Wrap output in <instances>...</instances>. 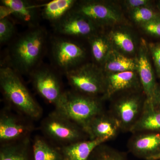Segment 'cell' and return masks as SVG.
<instances>
[{"mask_svg": "<svg viewBox=\"0 0 160 160\" xmlns=\"http://www.w3.org/2000/svg\"><path fill=\"white\" fill-rule=\"evenodd\" d=\"M140 26L147 34L160 38V18L140 25Z\"/></svg>", "mask_w": 160, "mask_h": 160, "instance_id": "obj_29", "label": "cell"}, {"mask_svg": "<svg viewBox=\"0 0 160 160\" xmlns=\"http://www.w3.org/2000/svg\"><path fill=\"white\" fill-rule=\"evenodd\" d=\"M2 6L6 7L12 15L21 22L29 27L38 26V5L26 0H2Z\"/></svg>", "mask_w": 160, "mask_h": 160, "instance_id": "obj_16", "label": "cell"}, {"mask_svg": "<svg viewBox=\"0 0 160 160\" xmlns=\"http://www.w3.org/2000/svg\"><path fill=\"white\" fill-rule=\"evenodd\" d=\"M106 90L103 99H109L119 92H138L142 89L137 71L105 73Z\"/></svg>", "mask_w": 160, "mask_h": 160, "instance_id": "obj_12", "label": "cell"}, {"mask_svg": "<svg viewBox=\"0 0 160 160\" xmlns=\"http://www.w3.org/2000/svg\"><path fill=\"white\" fill-rule=\"evenodd\" d=\"M32 149L34 160H63L61 151L39 138L35 140Z\"/></svg>", "mask_w": 160, "mask_h": 160, "instance_id": "obj_23", "label": "cell"}, {"mask_svg": "<svg viewBox=\"0 0 160 160\" xmlns=\"http://www.w3.org/2000/svg\"><path fill=\"white\" fill-rule=\"evenodd\" d=\"M148 160H160V152L158 154L150 158Z\"/></svg>", "mask_w": 160, "mask_h": 160, "instance_id": "obj_32", "label": "cell"}, {"mask_svg": "<svg viewBox=\"0 0 160 160\" xmlns=\"http://www.w3.org/2000/svg\"><path fill=\"white\" fill-rule=\"evenodd\" d=\"M136 57H129L112 48L102 66L105 73H115L129 71H137Z\"/></svg>", "mask_w": 160, "mask_h": 160, "instance_id": "obj_19", "label": "cell"}, {"mask_svg": "<svg viewBox=\"0 0 160 160\" xmlns=\"http://www.w3.org/2000/svg\"><path fill=\"white\" fill-rule=\"evenodd\" d=\"M151 102L156 108L160 109V84H158Z\"/></svg>", "mask_w": 160, "mask_h": 160, "instance_id": "obj_31", "label": "cell"}, {"mask_svg": "<svg viewBox=\"0 0 160 160\" xmlns=\"http://www.w3.org/2000/svg\"><path fill=\"white\" fill-rule=\"evenodd\" d=\"M45 28L38 25L20 34L9 47L7 61L9 66L19 74H31L45 55L48 42Z\"/></svg>", "mask_w": 160, "mask_h": 160, "instance_id": "obj_1", "label": "cell"}, {"mask_svg": "<svg viewBox=\"0 0 160 160\" xmlns=\"http://www.w3.org/2000/svg\"><path fill=\"white\" fill-rule=\"evenodd\" d=\"M72 11L86 18L98 29L118 26L123 21L121 10L112 3L102 1H78Z\"/></svg>", "mask_w": 160, "mask_h": 160, "instance_id": "obj_5", "label": "cell"}, {"mask_svg": "<svg viewBox=\"0 0 160 160\" xmlns=\"http://www.w3.org/2000/svg\"><path fill=\"white\" fill-rule=\"evenodd\" d=\"M103 144L96 148L89 160H126L120 152Z\"/></svg>", "mask_w": 160, "mask_h": 160, "instance_id": "obj_26", "label": "cell"}, {"mask_svg": "<svg viewBox=\"0 0 160 160\" xmlns=\"http://www.w3.org/2000/svg\"><path fill=\"white\" fill-rule=\"evenodd\" d=\"M29 131V127L15 117L4 114L0 118V140L3 142L19 139Z\"/></svg>", "mask_w": 160, "mask_h": 160, "instance_id": "obj_20", "label": "cell"}, {"mask_svg": "<svg viewBox=\"0 0 160 160\" xmlns=\"http://www.w3.org/2000/svg\"><path fill=\"white\" fill-rule=\"evenodd\" d=\"M156 7L157 8L158 11L160 13V0L158 1L157 3Z\"/></svg>", "mask_w": 160, "mask_h": 160, "instance_id": "obj_33", "label": "cell"}, {"mask_svg": "<svg viewBox=\"0 0 160 160\" xmlns=\"http://www.w3.org/2000/svg\"><path fill=\"white\" fill-rule=\"evenodd\" d=\"M52 26L58 34L65 37L88 39L98 30L97 27L89 20L72 10Z\"/></svg>", "mask_w": 160, "mask_h": 160, "instance_id": "obj_10", "label": "cell"}, {"mask_svg": "<svg viewBox=\"0 0 160 160\" xmlns=\"http://www.w3.org/2000/svg\"><path fill=\"white\" fill-rule=\"evenodd\" d=\"M0 86L6 99L27 116L37 119L41 116V107L11 67L2 65L0 68Z\"/></svg>", "mask_w": 160, "mask_h": 160, "instance_id": "obj_2", "label": "cell"}, {"mask_svg": "<svg viewBox=\"0 0 160 160\" xmlns=\"http://www.w3.org/2000/svg\"><path fill=\"white\" fill-rule=\"evenodd\" d=\"M112 48L129 57H136L137 54L139 42L133 32L123 26H115L107 34Z\"/></svg>", "mask_w": 160, "mask_h": 160, "instance_id": "obj_13", "label": "cell"}, {"mask_svg": "<svg viewBox=\"0 0 160 160\" xmlns=\"http://www.w3.org/2000/svg\"><path fill=\"white\" fill-rule=\"evenodd\" d=\"M77 2L76 0L52 1L43 6L42 17L54 25L73 9Z\"/></svg>", "mask_w": 160, "mask_h": 160, "instance_id": "obj_21", "label": "cell"}, {"mask_svg": "<svg viewBox=\"0 0 160 160\" xmlns=\"http://www.w3.org/2000/svg\"><path fill=\"white\" fill-rule=\"evenodd\" d=\"M136 57L138 64L137 72L143 92L146 98L152 101L158 84L150 59L148 43L143 38L140 40Z\"/></svg>", "mask_w": 160, "mask_h": 160, "instance_id": "obj_11", "label": "cell"}, {"mask_svg": "<svg viewBox=\"0 0 160 160\" xmlns=\"http://www.w3.org/2000/svg\"><path fill=\"white\" fill-rule=\"evenodd\" d=\"M152 2L149 0H126L123 1L125 7L129 11L143 7H152Z\"/></svg>", "mask_w": 160, "mask_h": 160, "instance_id": "obj_30", "label": "cell"}, {"mask_svg": "<svg viewBox=\"0 0 160 160\" xmlns=\"http://www.w3.org/2000/svg\"><path fill=\"white\" fill-rule=\"evenodd\" d=\"M50 48L53 65L65 73L82 65L86 57L83 47L65 37L52 38Z\"/></svg>", "mask_w": 160, "mask_h": 160, "instance_id": "obj_6", "label": "cell"}, {"mask_svg": "<svg viewBox=\"0 0 160 160\" xmlns=\"http://www.w3.org/2000/svg\"><path fill=\"white\" fill-rule=\"evenodd\" d=\"M120 129L118 122L112 115L102 112L89 122L84 131L90 139L105 138L109 140L115 137Z\"/></svg>", "mask_w": 160, "mask_h": 160, "instance_id": "obj_14", "label": "cell"}, {"mask_svg": "<svg viewBox=\"0 0 160 160\" xmlns=\"http://www.w3.org/2000/svg\"><path fill=\"white\" fill-rule=\"evenodd\" d=\"M92 56L96 64L102 66L112 46L107 34L96 32L88 38Z\"/></svg>", "mask_w": 160, "mask_h": 160, "instance_id": "obj_22", "label": "cell"}, {"mask_svg": "<svg viewBox=\"0 0 160 160\" xmlns=\"http://www.w3.org/2000/svg\"><path fill=\"white\" fill-rule=\"evenodd\" d=\"M148 46L157 75L160 78V42L148 43Z\"/></svg>", "mask_w": 160, "mask_h": 160, "instance_id": "obj_28", "label": "cell"}, {"mask_svg": "<svg viewBox=\"0 0 160 160\" xmlns=\"http://www.w3.org/2000/svg\"><path fill=\"white\" fill-rule=\"evenodd\" d=\"M32 84L41 96L55 107L59 104L64 92L57 75L47 67H38L30 74Z\"/></svg>", "mask_w": 160, "mask_h": 160, "instance_id": "obj_9", "label": "cell"}, {"mask_svg": "<svg viewBox=\"0 0 160 160\" xmlns=\"http://www.w3.org/2000/svg\"><path fill=\"white\" fill-rule=\"evenodd\" d=\"M131 20L139 26L160 18V13L152 7H143L129 11Z\"/></svg>", "mask_w": 160, "mask_h": 160, "instance_id": "obj_25", "label": "cell"}, {"mask_svg": "<svg viewBox=\"0 0 160 160\" xmlns=\"http://www.w3.org/2000/svg\"><path fill=\"white\" fill-rule=\"evenodd\" d=\"M132 132H160V109L146 98L142 114L130 129Z\"/></svg>", "mask_w": 160, "mask_h": 160, "instance_id": "obj_18", "label": "cell"}, {"mask_svg": "<svg viewBox=\"0 0 160 160\" xmlns=\"http://www.w3.org/2000/svg\"><path fill=\"white\" fill-rule=\"evenodd\" d=\"M0 160H29V158L26 147L19 145H8L1 148Z\"/></svg>", "mask_w": 160, "mask_h": 160, "instance_id": "obj_24", "label": "cell"}, {"mask_svg": "<svg viewBox=\"0 0 160 160\" xmlns=\"http://www.w3.org/2000/svg\"><path fill=\"white\" fill-rule=\"evenodd\" d=\"M145 95L139 91L127 92L112 105V115L117 120L121 129L129 130L137 122L146 102Z\"/></svg>", "mask_w": 160, "mask_h": 160, "instance_id": "obj_7", "label": "cell"}, {"mask_svg": "<svg viewBox=\"0 0 160 160\" xmlns=\"http://www.w3.org/2000/svg\"><path fill=\"white\" fill-rule=\"evenodd\" d=\"M129 146L133 154L148 160L160 152V132L139 133L132 138Z\"/></svg>", "mask_w": 160, "mask_h": 160, "instance_id": "obj_15", "label": "cell"}, {"mask_svg": "<svg viewBox=\"0 0 160 160\" xmlns=\"http://www.w3.org/2000/svg\"><path fill=\"white\" fill-rule=\"evenodd\" d=\"M107 141L105 138L95 139L66 145L61 150L63 160H89L96 148Z\"/></svg>", "mask_w": 160, "mask_h": 160, "instance_id": "obj_17", "label": "cell"}, {"mask_svg": "<svg viewBox=\"0 0 160 160\" xmlns=\"http://www.w3.org/2000/svg\"><path fill=\"white\" fill-rule=\"evenodd\" d=\"M14 24L8 17L0 18V43L5 44L9 42L14 34Z\"/></svg>", "mask_w": 160, "mask_h": 160, "instance_id": "obj_27", "label": "cell"}, {"mask_svg": "<svg viewBox=\"0 0 160 160\" xmlns=\"http://www.w3.org/2000/svg\"><path fill=\"white\" fill-rule=\"evenodd\" d=\"M42 128L52 139L66 145L82 141L86 134L77 124L55 111L44 120Z\"/></svg>", "mask_w": 160, "mask_h": 160, "instance_id": "obj_8", "label": "cell"}, {"mask_svg": "<svg viewBox=\"0 0 160 160\" xmlns=\"http://www.w3.org/2000/svg\"><path fill=\"white\" fill-rule=\"evenodd\" d=\"M65 74L73 91L94 97L105 93V72L96 63L82 64Z\"/></svg>", "mask_w": 160, "mask_h": 160, "instance_id": "obj_4", "label": "cell"}, {"mask_svg": "<svg viewBox=\"0 0 160 160\" xmlns=\"http://www.w3.org/2000/svg\"><path fill=\"white\" fill-rule=\"evenodd\" d=\"M55 109L56 112L77 124L83 130L93 118L103 112L102 104L97 97L73 90L64 92Z\"/></svg>", "mask_w": 160, "mask_h": 160, "instance_id": "obj_3", "label": "cell"}]
</instances>
